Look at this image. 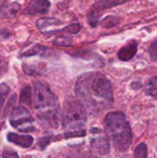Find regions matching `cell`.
<instances>
[{"label":"cell","mask_w":157,"mask_h":158,"mask_svg":"<svg viewBox=\"0 0 157 158\" xmlns=\"http://www.w3.org/2000/svg\"><path fill=\"white\" fill-rule=\"evenodd\" d=\"M75 92L87 112L93 115L106 110L114 102L112 84L100 72H87L81 75L76 81Z\"/></svg>","instance_id":"cell-1"},{"label":"cell","mask_w":157,"mask_h":158,"mask_svg":"<svg viewBox=\"0 0 157 158\" xmlns=\"http://www.w3.org/2000/svg\"><path fill=\"white\" fill-rule=\"evenodd\" d=\"M33 105L39 118L50 126L58 125V100L49 86L43 81H36L33 85Z\"/></svg>","instance_id":"cell-2"},{"label":"cell","mask_w":157,"mask_h":158,"mask_svg":"<svg viewBox=\"0 0 157 158\" xmlns=\"http://www.w3.org/2000/svg\"><path fill=\"white\" fill-rule=\"evenodd\" d=\"M106 135L118 152L129 150L132 143V132L126 116L122 112L108 113L104 120Z\"/></svg>","instance_id":"cell-3"},{"label":"cell","mask_w":157,"mask_h":158,"mask_svg":"<svg viewBox=\"0 0 157 158\" xmlns=\"http://www.w3.org/2000/svg\"><path fill=\"white\" fill-rule=\"evenodd\" d=\"M86 121L87 110L79 99L66 104L62 115V126L67 138L85 136Z\"/></svg>","instance_id":"cell-4"},{"label":"cell","mask_w":157,"mask_h":158,"mask_svg":"<svg viewBox=\"0 0 157 158\" xmlns=\"http://www.w3.org/2000/svg\"><path fill=\"white\" fill-rule=\"evenodd\" d=\"M10 125L22 132H31L36 131L31 125L33 118L31 116L28 109L24 106L14 107L10 113Z\"/></svg>","instance_id":"cell-5"},{"label":"cell","mask_w":157,"mask_h":158,"mask_svg":"<svg viewBox=\"0 0 157 158\" xmlns=\"http://www.w3.org/2000/svg\"><path fill=\"white\" fill-rule=\"evenodd\" d=\"M91 148L93 152L99 156H105L110 151V140L105 134H102L100 131L98 135L94 136L91 140Z\"/></svg>","instance_id":"cell-6"},{"label":"cell","mask_w":157,"mask_h":158,"mask_svg":"<svg viewBox=\"0 0 157 158\" xmlns=\"http://www.w3.org/2000/svg\"><path fill=\"white\" fill-rule=\"evenodd\" d=\"M50 6L51 3L49 0H31L26 6L23 13L28 15L44 14L49 10Z\"/></svg>","instance_id":"cell-7"},{"label":"cell","mask_w":157,"mask_h":158,"mask_svg":"<svg viewBox=\"0 0 157 158\" xmlns=\"http://www.w3.org/2000/svg\"><path fill=\"white\" fill-rule=\"evenodd\" d=\"M8 142L22 147V148H29L33 143V138L30 135H19L14 132H9L6 136Z\"/></svg>","instance_id":"cell-8"},{"label":"cell","mask_w":157,"mask_h":158,"mask_svg":"<svg viewBox=\"0 0 157 158\" xmlns=\"http://www.w3.org/2000/svg\"><path fill=\"white\" fill-rule=\"evenodd\" d=\"M20 9V5L17 2L4 3L0 6V19H9L14 17Z\"/></svg>","instance_id":"cell-9"},{"label":"cell","mask_w":157,"mask_h":158,"mask_svg":"<svg viewBox=\"0 0 157 158\" xmlns=\"http://www.w3.org/2000/svg\"><path fill=\"white\" fill-rule=\"evenodd\" d=\"M138 50V44L136 42H131L129 44L123 46L118 54V56L122 61H129L134 57Z\"/></svg>","instance_id":"cell-10"},{"label":"cell","mask_w":157,"mask_h":158,"mask_svg":"<svg viewBox=\"0 0 157 158\" xmlns=\"http://www.w3.org/2000/svg\"><path fill=\"white\" fill-rule=\"evenodd\" d=\"M62 24V21L56 19V18H41L36 21L37 28L43 32L45 33L49 31L50 27L53 26H59Z\"/></svg>","instance_id":"cell-11"},{"label":"cell","mask_w":157,"mask_h":158,"mask_svg":"<svg viewBox=\"0 0 157 158\" xmlns=\"http://www.w3.org/2000/svg\"><path fill=\"white\" fill-rule=\"evenodd\" d=\"M129 1H130V0H103L101 2H98L97 4H95L93 8L97 11H101L104 9H107V8L114 7L118 5H121V4H124Z\"/></svg>","instance_id":"cell-12"},{"label":"cell","mask_w":157,"mask_h":158,"mask_svg":"<svg viewBox=\"0 0 157 158\" xmlns=\"http://www.w3.org/2000/svg\"><path fill=\"white\" fill-rule=\"evenodd\" d=\"M19 103L27 106H31V88L30 86L24 87L20 92Z\"/></svg>","instance_id":"cell-13"},{"label":"cell","mask_w":157,"mask_h":158,"mask_svg":"<svg viewBox=\"0 0 157 158\" xmlns=\"http://www.w3.org/2000/svg\"><path fill=\"white\" fill-rule=\"evenodd\" d=\"M46 50V47L45 46H43V45H34L33 47L20 53V57H23V56H36V55H41L43 54L44 51Z\"/></svg>","instance_id":"cell-14"},{"label":"cell","mask_w":157,"mask_h":158,"mask_svg":"<svg viewBox=\"0 0 157 158\" xmlns=\"http://www.w3.org/2000/svg\"><path fill=\"white\" fill-rule=\"evenodd\" d=\"M146 92L149 95L157 99V76L152 77L146 84Z\"/></svg>","instance_id":"cell-15"},{"label":"cell","mask_w":157,"mask_h":158,"mask_svg":"<svg viewBox=\"0 0 157 158\" xmlns=\"http://www.w3.org/2000/svg\"><path fill=\"white\" fill-rule=\"evenodd\" d=\"M9 90H10V88L6 82L0 83V110L3 107V105H4L6 98L9 93Z\"/></svg>","instance_id":"cell-16"},{"label":"cell","mask_w":157,"mask_h":158,"mask_svg":"<svg viewBox=\"0 0 157 158\" xmlns=\"http://www.w3.org/2000/svg\"><path fill=\"white\" fill-rule=\"evenodd\" d=\"M148 153H147V145L145 143H141L139 144L135 151H134V156L137 158L147 157Z\"/></svg>","instance_id":"cell-17"},{"label":"cell","mask_w":157,"mask_h":158,"mask_svg":"<svg viewBox=\"0 0 157 158\" xmlns=\"http://www.w3.org/2000/svg\"><path fill=\"white\" fill-rule=\"evenodd\" d=\"M119 22V19L118 17H114V16H108L106 17L103 21H102V24L104 27L105 28H110V27H113V26H116L118 23Z\"/></svg>","instance_id":"cell-18"},{"label":"cell","mask_w":157,"mask_h":158,"mask_svg":"<svg viewBox=\"0 0 157 158\" xmlns=\"http://www.w3.org/2000/svg\"><path fill=\"white\" fill-rule=\"evenodd\" d=\"M54 44L56 45H69L71 44V39L68 38V37H59V38H56L55 41H54Z\"/></svg>","instance_id":"cell-19"},{"label":"cell","mask_w":157,"mask_h":158,"mask_svg":"<svg viewBox=\"0 0 157 158\" xmlns=\"http://www.w3.org/2000/svg\"><path fill=\"white\" fill-rule=\"evenodd\" d=\"M15 101H16V94H13V95L10 97V99H9V102L7 103V105H6V108H5V111H4V116H6V115L8 114V112H9V111H10V113L12 112V110H13L14 108H13V106L11 107V104L15 103Z\"/></svg>","instance_id":"cell-20"},{"label":"cell","mask_w":157,"mask_h":158,"mask_svg":"<svg viewBox=\"0 0 157 158\" xmlns=\"http://www.w3.org/2000/svg\"><path fill=\"white\" fill-rule=\"evenodd\" d=\"M150 54L153 60L157 61V40L155 41L150 46Z\"/></svg>","instance_id":"cell-21"},{"label":"cell","mask_w":157,"mask_h":158,"mask_svg":"<svg viewBox=\"0 0 157 158\" xmlns=\"http://www.w3.org/2000/svg\"><path fill=\"white\" fill-rule=\"evenodd\" d=\"M88 20H89V23L94 27L96 24H97V20H98V18H97V15H95L93 12H91L88 16Z\"/></svg>","instance_id":"cell-22"},{"label":"cell","mask_w":157,"mask_h":158,"mask_svg":"<svg viewBox=\"0 0 157 158\" xmlns=\"http://www.w3.org/2000/svg\"><path fill=\"white\" fill-rule=\"evenodd\" d=\"M2 156L3 157H17L18 156V154L15 151H13V150L6 149V150H4Z\"/></svg>","instance_id":"cell-23"},{"label":"cell","mask_w":157,"mask_h":158,"mask_svg":"<svg viewBox=\"0 0 157 158\" xmlns=\"http://www.w3.org/2000/svg\"><path fill=\"white\" fill-rule=\"evenodd\" d=\"M1 61H2V57L0 56V63H1Z\"/></svg>","instance_id":"cell-24"}]
</instances>
